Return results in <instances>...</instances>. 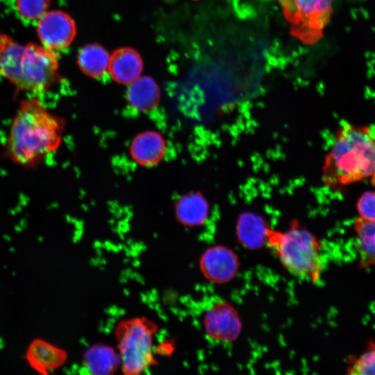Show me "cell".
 Here are the masks:
<instances>
[{
  "mask_svg": "<svg viewBox=\"0 0 375 375\" xmlns=\"http://www.w3.org/2000/svg\"><path fill=\"white\" fill-rule=\"evenodd\" d=\"M265 240L291 274L312 283L319 280L324 263L320 243L310 231L295 224L284 231L266 227Z\"/></svg>",
  "mask_w": 375,
  "mask_h": 375,
  "instance_id": "277c9868",
  "label": "cell"
},
{
  "mask_svg": "<svg viewBox=\"0 0 375 375\" xmlns=\"http://www.w3.org/2000/svg\"><path fill=\"white\" fill-rule=\"evenodd\" d=\"M58 69L54 51L31 42L21 44L0 33V74L18 89L44 92L55 82Z\"/></svg>",
  "mask_w": 375,
  "mask_h": 375,
  "instance_id": "3957f363",
  "label": "cell"
},
{
  "mask_svg": "<svg viewBox=\"0 0 375 375\" xmlns=\"http://www.w3.org/2000/svg\"><path fill=\"white\" fill-rule=\"evenodd\" d=\"M50 0H16L19 15L28 22H38L48 10Z\"/></svg>",
  "mask_w": 375,
  "mask_h": 375,
  "instance_id": "e0dca14e",
  "label": "cell"
},
{
  "mask_svg": "<svg viewBox=\"0 0 375 375\" xmlns=\"http://www.w3.org/2000/svg\"><path fill=\"white\" fill-rule=\"evenodd\" d=\"M348 374H375V341L370 342L367 350L351 362L348 368Z\"/></svg>",
  "mask_w": 375,
  "mask_h": 375,
  "instance_id": "ac0fdd59",
  "label": "cell"
},
{
  "mask_svg": "<svg viewBox=\"0 0 375 375\" xmlns=\"http://www.w3.org/2000/svg\"><path fill=\"white\" fill-rule=\"evenodd\" d=\"M143 62L140 54L133 49H116L110 56L108 72L113 80L122 84H129L140 76Z\"/></svg>",
  "mask_w": 375,
  "mask_h": 375,
  "instance_id": "9c48e42d",
  "label": "cell"
},
{
  "mask_svg": "<svg viewBox=\"0 0 375 375\" xmlns=\"http://www.w3.org/2000/svg\"><path fill=\"white\" fill-rule=\"evenodd\" d=\"M110 57L108 52L101 45L90 44L80 50L78 65L85 74L99 77L108 70Z\"/></svg>",
  "mask_w": 375,
  "mask_h": 375,
  "instance_id": "2e32d148",
  "label": "cell"
},
{
  "mask_svg": "<svg viewBox=\"0 0 375 375\" xmlns=\"http://www.w3.org/2000/svg\"><path fill=\"white\" fill-rule=\"evenodd\" d=\"M157 324L146 317L119 321L115 329L120 369L126 375H138L156 364L153 350Z\"/></svg>",
  "mask_w": 375,
  "mask_h": 375,
  "instance_id": "5b68a950",
  "label": "cell"
},
{
  "mask_svg": "<svg viewBox=\"0 0 375 375\" xmlns=\"http://www.w3.org/2000/svg\"><path fill=\"white\" fill-rule=\"evenodd\" d=\"M165 151L162 137L155 131H146L136 136L131 146L133 159L140 165L151 166L158 163Z\"/></svg>",
  "mask_w": 375,
  "mask_h": 375,
  "instance_id": "8fae6325",
  "label": "cell"
},
{
  "mask_svg": "<svg viewBox=\"0 0 375 375\" xmlns=\"http://www.w3.org/2000/svg\"><path fill=\"white\" fill-rule=\"evenodd\" d=\"M200 265L203 274L216 281L229 278L235 268L232 255L221 248L207 250L201 259Z\"/></svg>",
  "mask_w": 375,
  "mask_h": 375,
  "instance_id": "4fadbf2b",
  "label": "cell"
},
{
  "mask_svg": "<svg viewBox=\"0 0 375 375\" xmlns=\"http://www.w3.org/2000/svg\"><path fill=\"white\" fill-rule=\"evenodd\" d=\"M63 124L36 98L19 103L5 140L4 155L14 164L31 169L61 142Z\"/></svg>",
  "mask_w": 375,
  "mask_h": 375,
  "instance_id": "6da1fadb",
  "label": "cell"
},
{
  "mask_svg": "<svg viewBox=\"0 0 375 375\" xmlns=\"http://www.w3.org/2000/svg\"><path fill=\"white\" fill-rule=\"evenodd\" d=\"M160 89L157 83L149 76H140L129 83L127 90L128 104L137 111L151 110L158 103Z\"/></svg>",
  "mask_w": 375,
  "mask_h": 375,
  "instance_id": "7c38bea8",
  "label": "cell"
},
{
  "mask_svg": "<svg viewBox=\"0 0 375 375\" xmlns=\"http://www.w3.org/2000/svg\"><path fill=\"white\" fill-rule=\"evenodd\" d=\"M178 220L183 225L195 226L203 224L208 214V205L203 197L190 193L181 197L176 206Z\"/></svg>",
  "mask_w": 375,
  "mask_h": 375,
  "instance_id": "9a60e30c",
  "label": "cell"
},
{
  "mask_svg": "<svg viewBox=\"0 0 375 375\" xmlns=\"http://www.w3.org/2000/svg\"><path fill=\"white\" fill-rule=\"evenodd\" d=\"M353 227L359 267L363 269L375 265V220L358 217Z\"/></svg>",
  "mask_w": 375,
  "mask_h": 375,
  "instance_id": "5bb4252c",
  "label": "cell"
},
{
  "mask_svg": "<svg viewBox=\"0 0 375 375\" xmlns=\"http://www.w3.org/2000/svg\"><path fill=\"white\" fill-rule=\"evenodd\" d=\"M367 178L375 183V127L344 122L325 156L322 181L341 188Z\"/></svg>",
  "mask_w": 375,
  "mask_h": 375,
  "instance_id": "7a4b0ae2",
  "label": "cell"
},
{
  "mask_svg": "<svg viewBox=\"0 0 375 375\" xmlns=\"http://www.w3.org/2000/svg\"><path fill=\"white\" fill-rule=\"evenodd\" d=\"M291 34L306 44L317 42L332 13L331 0H278Z\"/></svg>",
  "mask_w": 375,
  "mask_h": 375,
  "instance_id": "8992f818",
  "label": "cell"
},
{
  "mask_svg": "<svg viewBox=\"0 0 375 375\" xmlns=\"http://www.w3.org/2000/svg\"><path fill=\"white\" fill-rule=\"evenodd\" d=\"M24 358L38 374L47 375L66 363L68 353L44 339L35 338L28 344Z\"/></svg>",
  "mask_w": 375,
  "mask_h": 375,
  "instance_id": "ba28073f",
  "label": "cell"
},
{
  "mask_svg": "<svg viewBox=\"0 0 375 375\" xmlns=\"http://www.w3.org/2000/svg\"><path fill=\"white\" fill-rule=\"evenodd\" d=\"M37 22L41 44L54 51L69 47L76 33L74 20L61 10L47 11Z\"/></svg>",
  "mask_w": 375,
  "mask_h": 375,
  "instance_id": "52a82bcc",
  "label": "cell"
},
{
  "mask_svg": "<svg viewBox=\"0 0 375 375\" xmlns=\"http://www.w3.org/2000/svg\"><path fill=\"white\" fill-rule=\"evenodd\" d=\"M84 366L92 374H112L120 367V357L111 347L96 343L88 348L83 353Z\"/></svg>",
  "mask_w": 375,
  "mask_h": 375,
  "instance_id": "30bf717a",
  "label": "cell"
},
{
  "mask_svg": "<svg viewBox=\"0 0 375 375\" xmlns=\"http://www.w3.org/2000/svg\"><path fill=\"white\" fill-rule=\"evenodd\" d=\"M359 217L369 221L375 220V191L365 192L357 203Z\"/></svg>",
  "mask_w": 375,
  "mask_h": 375,
  "instance_id": "d6986e66",
  "label": "cell"
}]
</instances>
